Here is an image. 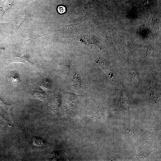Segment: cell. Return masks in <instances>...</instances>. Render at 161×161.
I'll use <instances>...</instances> for the list:
<instances>
[{
  "mask_svg": "<svg viewBox=\"0 0 161 161\" xmlns=\"http://www.w3.org/2000/svg\"><path fill=\"white\" fill-rule=\"evenodd\" d=\"M8 78L11 84L13 86H17L21 82L19 74L15 71H12L9 72Z\"/></svg>",
  "mask_w": 161,
  "mask_h": 161,
  "instance_id": "1",
  "label": "cell"
},
{
  "mask_svg": "<svg viewBox=\"0 0 161 161\" xmlns=\"http://www.w3.org/2000/svg\"><path fill=\"white\" fill-rule=\"evenodd\" d=\"M12 63H21L29 64L31 66H34V64L30 62L27 58L23 56H16L10 58L8 61V64Z\"/></svg>",
  "mask_w": 161,
  "mask_h": 161,
  "instance_id": "2",
  "label": "cell"
},
{
  "mask_svg": "<svg viewBox=\"0 0 161 161\" xmlns=\"http://www.w3.org/2000/svg\"><path fill=\"white\" fill-rule=\"evenodd\" d=\"M66 10V7L63 5H59L58 6L57 8L58 12L60 14H63L65 13Z\"/></svg>",
  "mask_w": 161,
  "mask_h": 161,
  "instance_id": "3",
  "label": "cell"
},
{
  "mask_svg": "<svg viewBox=\"0 0 161 161\" xmlns=\"http://www.w3.org/2000/svg\"><path fill=\"white\" fill-rule=\"evenodd\" d=\"M0 105L5 109L7 112L11 114V112L10 111V108L12 105L7 104L2 100L0 98Z\"/></svg>",
  "mask_w": 161,
  "mask_h": 161,
  "instance_id": "4",
  "label": "cell"
}]
</instances>
